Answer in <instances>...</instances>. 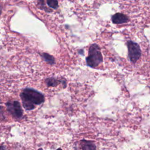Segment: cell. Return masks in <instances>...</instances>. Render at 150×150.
I'll list each match as a JSON object with an SVG mask.
<instances>
[{"label": "cell", "mask_w": 150, "mask_h": 150, "mask_svg": "<svg viewBox=\"0 0 150 150\" xmlns=\"http://www.w3.org/2000/svg\"><path fill=\"white\" fill-rule=\"evenodd\" d=\"M20 97L24 108L27 110H33L35 105H40L45 101L44 96L41 93L29 88L23 89Z\"/></svg>", "instance_id": "1"}, {"label": "cell", "mask_w": 150, "mask_h": 150, "mask_svg": "<svg viewBox=\"0 0 150 150\" xmlns=\"http://www.w3.org/2000/svg\"><path fill=\"white\" fill-rule=\"evenodd\" d=\"M87 66L95 68L103 60V56L99 46L96 43L92 44L88 49V54L86 59Z\"/></svg>", "instance_id": "2"}, {"label": "cell", "mask_w": 150, "mask_h": 150, "mask_svg": "<svg viewBox=\"0 0 150 150\" xmlns=\"http://www.w3.org/2000/svg\"><path fill=\"white\" fill-rule=\"evenodd\" d=\"M128 54L130 61L132 63H135L141 56V50L139 45L132 40L127 42Z\"/></svg>", "instance_id": "3"}, {"label": "cell", "mask_w": 150, "mask_h": 150, "mask_svg": "<svg viewBox=\"0 0 150 150\" xmlns=\"http://www.w3.org/2000/svg\"><path fill=\"white\" fill-rule=\"evenodd\" d=\"M7 110L15 118H19L23 115V110L17 101L13 102H8L6 104Z\"/></svg>", "instance_id": "4"}, {"label": "cell", "mask_w": 150, "mask_h": 150, "mask_svg": "<svg viewBox=\"0 0 150 150\" xmlns=\"http://www.w3.org/2000/svg\"><path fill=\"white\" fill-rule=\"evenodd\" d=\"M112 22L115 24H122L128 22V16L122 13H116L111 17Z\"/></svg>", "instance_id": "5"}, {"label": "cell", "mask_w": 150, "mask_h": 150, "mask_svg": "<svg viewBox=\"0 0 150 150\" xmlns=\"http://www.w3.org/2000/svg\"><path fill=\"white\" fill-rule=\"evenodd\" d=\"M82 150H97L96 145L94 141L87 139H82L80 141Z\"/></svg>", "instance_id": "6"}, {"label": "cell", "mask_w": 150, "mask_h": 150, "mask_svg": "<svg viewBox=\"0 0 150 150\" xmlns=\"http://www.w3.org/2000/svg\"><path fill=\"white\" fill-rule=\"evenodd\" d=\"M42 56L44 59V60L49 64H50L51 65L54 64L55 60L53 56H52L48 53H42Z\"/></svg>", "instance_id": "7"}, {"label": "cell", "mask_w": 150, "mask_h": 150, "mask_svg": "<svg viewBox=\"0 0 150 150\" xmlns=\"http://www.w3.org/2000/svg\"><path fill=\"white\" fill-rule=\"evenodd\" d=\"M60 82H62V81H59L58 80H56L54 78H48V79H46V83L47 86H49V87H50V86H52V87L56 86Z\"/></svg>", "instance_id": "8"}, {"label": "cell", "mask_w": 150, "mask_h": 150, "mask_svg": "<svg viewBox=\"0 0 150 150\" xmlns=\"http://www.w3.org/2000/svg\"><path fill=\"white\" fill-rule=\"evenodd\" d=\"M47 4L49 6L53 9H56L58 7V1L56 0H48Z\"/></svg>", "instance_id": "9"}, {"label": "cell", "mask_w": 150, "mask_h": 150, "mask_svg": "<svg viewBox=\"0 0 150 150\" xmlns=\"http://www.w3.org/2000/svg\"><path fill=\"white\" fill-rule=\"evenodd\" d=\"M6 147L4 145H0V150H5Z\"/></svg>", "instance_id": "10"}, {"label": "cell", "mask_w": 150, "mask_h": 150, "mask_svg": "<svg viewBox=\"0 0 150 150\" xmlns=\"http://www.w3.org/2000/svg\"><path fill=\"white\" fill-rule=\"evenodd\" d=\"M56 150H62V149L60 148H57Z\"/></svg>", "instance_id": "11"}]
</instances>
